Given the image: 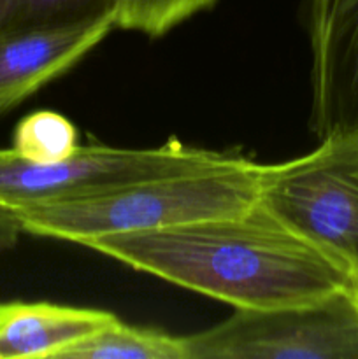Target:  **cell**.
I'll return each mask as SVG.
<instances>
[{"label":"cell","mask_w":358,"mask_h":359,"mask_svg":"<svg viewBox=\"0 0 358 359\" xmlns=\"http://www.w3.org/2000/svg\"><path fill=\"white\" fill-rule=\"evenodd\" d=\"M79 245L234 309L319 300L350 286L351 277L260 200L239 212Z\"/></svg>","instance_id":"1"},{"label":"cell","mask_w":358,"mask_h":359,"mask_svg":"<svg viewBox=\"0 0 358 359\" xmlns=\"http://www.w3.org/2000/svg\"><path fill=\"white\" fill-rule=\"evenodd\" d=\"M260 167L256 161L232 154L211 167L144 179L98 195L7 214L27 233L76 244L102 235L158 230L255 205Z\"/></svg>","instance_id":"2"},{"label":"cell","mask_w":358,"mask_h":359,"mask_svg":"<svg viewBox=\"0 0 358 359\" xmlns=\"http://www.w3.org/2000/svg\"><path fill=\"white\" fill-rule=\"evenodd\" d=\"M258 200L290 230L358 270V126L332 133L309 153L260 167Z\"/></svg>","instance_id":"3"},{"label":"cell","mask_w":358,"mask_h":359,"mask_svg":"<svg viewBox=\"0 0 358 359\" xmlns=\"http://www.w3.org/2000/svg\"><path fill=\"white\" fill-rule=\"evenodd\" d=\"M232 154L181 142L158 147L77 146L55 163H34L0 149V210L18 212L63 200L84 198L144 179L211 167Z\"/></svg>","instance_id":"4"},{"label":"cell","mask_w":358,"mask_h":359,"mask_svg":"<svg viewBox=\"0 0 358 359\" xmlns=\"http://www.w3.org/2000/svg\"><path fill=\"white\" fill-rule=\"evenodd\" d=\"M181 342L186 359H358V309L347 286L305 304L235 309Z\"/></svg>","instance_id":"5"},{"label":"cell","mask_w":358,"mask_h":359,"mask_svg":"<svg viewBox=\"0 0 358 359\" xmlns=\"http://www.w3.org/2000/svg\"><path fill=\"white\" fill-rule=\"evenodd\" d=\"M316 139L358 126V0H307Z\"/></svg>","instance_id":"6"},{"label":"cell","mask_w":358,"mask_h":359,"mask_svg":"<svg viewBox=\"0 0 358 359\" xmlns=\"http://www.w3.org/2000/svg\"><path fill=\"white\" fill-rule=\"evenodd\" d=\"M114 21L41 27L0 37V116L65 74L112 32Z\"/></svg>","instance_id":"7"},{"label":"cell","mask_w":358,"mask_h":359,"mask_svg":"<svg viewBox=\"0 0 358 359\" xmlns=\"http://www.w3.org/2000/svg\"><path fill=\"white\" fill-rule=\"evenodd\" d=\"M98 309L49 302H0V359L55 358L116 321Z\"/></svg>","instance_id":"8"},{"label":"cell","mask_w":358,"mask_h":359,"mask_svg":"<svg viewBox=\"0 0 358 359\" xmlns=\"http://www.w3.org/2000/svg\"><path fill=\"white\" fill-rule=\"evenodd\" d=\"M58 359H186L181 337L128 326L116 319L91 333Z\"/></svg>","instance_id":"9"},{"label":"cell","mask_w":358,"mask_h":359,"mask_svg":"<svg viewBox=\"0 0 358 359\" xmlns=\"http://www.w3.org/2000/svg\"><path fill=\"white\" fill-rule=\"evenodd\" d=\"M119 0H0V37L41 27L114 21Z\"/></svg>","instance_id":"10"},{"label":"cell","mask_w":358,"mask_h":359,"mask_svg":"<svg viewBox=\"0 0 358 359\" xmlns=\"http://www.w3.org/2000/svg\"><path fill=\"white\" fill-rule=\"evenodd\" d=\"M77 146L76 126L53 111L28 114L18 123L13 137L18 156L34 163H55L72 154Z\"/></svg>","instance_id":"11"},{"label":"cell","mask_w":358,"mask_h":359,"mask_svg":"<svg viewBox=\"0 0 358 359\" xmlns=\"http://www.w3.org/2000/svg\"><path fill=\"white\" fill-rule=\"evenodd\" d=\"M216 0H119L114 27L161 37L188 18L214 6Z\"/></svg>","instance_id":"12"},{"label":"cell","mask_w":358,"mask_h":359,"mask_svg":"<svg viewBox=\"0 0 358 359\" xmlns=\"http://www.w3.org/2000/svg\"><path fill=\"white\" fill-rule=\"evenodd\" d=\"M21 231L23 230L18 224V221L11 214L0 210V252L13 249L20 238Z\"/></svg>","instance_id":"13"},{"label":"cell","mask_w":358,"mask_h":359,"mask_svg":"<svg viewBox=\"0 0 358 359\" xmlns=\"http://www.w3.org/2000/svg\"><path fill=\"white\" fill-rule=\"evenodd\" d=\"M350 293H351V297H353L354 305H357V309H358V270L357 272L351 273V277H350Z\"/></svg>","instance_id":"14"}]
</instances>
